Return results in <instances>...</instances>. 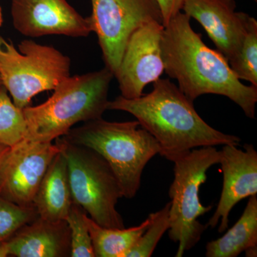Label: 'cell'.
<instances>
[{
	"label": "cell",
	"mask_w": 257,
	"mask_h": 257,
	"mask_svg": "<svg viewBox=\"0 0 257 257\" xmlns=\"http://www.w3.org/2000/svg\"><path fill=\"white\" fill-rule=\"evenodd\" d=\"M189 15L182 12L164 28L162 54L165 72L178 82L179 89L192 101L204 94L226 96L245 115L255 119L257 87L243 84L229 62L203 42L193 30Z\"/></svg>",
	"instance_id": "cell-1"
},
{
	"label": "cell",
	"mask_w": 257,
	"mask_h": 257,
	"mask_svg": "<svg viewBox=\"0 0 257 257\" xmlns=\"http://www.w3.org/2000/svg\"><path fill=\"white\" fill-rule=\"evenodd\" d=\"M254 1H255V2H256V1H257V0H254Z\"/></svg>",
	"instance_id": "cell-28"
},
{
	"label": "cell",
	"mask_w": 257,
	"mask_h": 257,
	"mask_svg": "<svg viewBox=\"0 0 257 257\" xmlns=\"http://www.w3.org/2000/svg\"><path fill=\"white\" fill-rule=\"evenodd\" d=\"M3 86V82H2L1 78H0V87Z\"/></svg>",
	"instance_id": "cell-27"
},
{
	"label": "cell",
	"mask_w": 257,
	"mask_h": 257,
	"mask_svg": "<svg viewBox=\"0 0 257 257\" xmlns=\"http://www.w3.org/2000/svg\"><path fill=\"white\" fill-rule=\"evenodd\" d=\"M257 246V197L251 196L239 220L219 239L206 246L207 257H236Z\"/></svg>",
	"instance_id": "cell-16"
},
{
	"label": "cell",
	"mask_w": 257,
	"mask_h": 257,
	"mask_svg": "<svg viewBox=\"0 0 257 257\" xmlns=\"http://www.w3.org/2000/svg\"><path fill=\"white\" fill-rule=\"evenodd\" d=\"M61 138L68 143L88 147L103 157L126 199L136 196L145 167L160 152L157 140L137 120L112 122L101 117L72 128Z\"/></svg>",
	"instance_id": "cell-4"
},
{
	"label": "cell",
	"mask_w": 257,
	"mask_h": 257,
	"mask_svg": "<svg viewBox=\"0 0 257 257\" xmlns=\"http://www.w3.org/2000/svg\"><path fill=\"white\" fill-rule=\"evenodd\" d=\"M246 253V256L247 257H256L257 256V246L248 248L244 251Z\"/></svg>",
	"instance_id": "cell-25"
},
{
	"label": "cell",
	"mask_w": 257,
	"mask_h": 257,
	"mask_svg": "<svg viewBox=\"0 0 257 257\" xmlns=\"http://www.w3.org/2000/svg\"><path fill=\"white\" fill-rule=\"evenodd\" d=\"M170 202L165 204L160 210L150 214L151 222L124 257L152 256L162 236L170 229Z\"/></svg>",
	"instance_id": "cell-20"
},
{
	"label": "cell",
	"mask_w": 257,
	"mask_h": 257,
	"mask_svg": "<svg viewBox=\"0 0 257 257\" xmlns=\"http://www.w3.org/2000/svg\"><path fill=\"white\" fill-rule=\"evenodd\" d=\"M72 203L67 160L61 150L49 166L33 205L42 219L58 221H65Z\"/></svg>",
	"instance_id": "cell-15"
},
{
	"label": "cell",
	"mask_w": 257,
	"mask_h": 257,
	"mask_svg": "<svg viewBox=\"0 0 257 257\" xmlns=\"http://www.w3.org/2000/svg\"><path fill=\"white\" fill-rule=\"evenodd\" d=\"M164 28L163 24L152 22L130 37L114 74L123 97H140L147 84L156 82L165 72L161 45Z\"/></svg>",
	"instance_id": "cell-10"
},
{
	"label": "cell",
	"mask_w": 257,
	"mask_h": 257,
	"mask_svg": "<svg viewBox=\"0 0 257 257\" xmlns=\"http://www.w3.org/2000/svg\"><path fill=\"white\" fill-rule=\"evenodd\" d=\"M219 164L223 172L220 199L207 226L224 232L229 226L233 208L243 199L257 194V152L252 145L245 144L243 150L237 145H223Z\"/></svg>",
	"instance_id": "cell-12"
},
{
	"label": "cell",
	"mask_w": 257,
	"mask_h": 257,
	"mask_svg": "<svg viewBox=\"0 0 257 257\" xmlns=\"http://www.w3.org/2000/svg\"><path fill=\"white\" fill-rule=\"evenodd\" d=\"M215 147L194 149L174 160V179L169 189L170 239L178 243L176 257H182L200 241L207 225L198 219L211 209L199 199V189L207 181V171L219 164Z\"/></svg>",
	"instance_id": "cell-5"
},
{
	"label": "cell",
	"mask_w": 257,
	"mask_h": 257,
	"mask_svg": "<svg viewBox=\"0 0 257 257\" xmlns=\"http://www.w3.org/2000/svg\"><path fill=\"white\" fill-rule=\"evenodd\" d=\"M3 12H2V8L0 7V27L3 25Z\"/></svg>",
	"instance_id": "cell-26"
},
{
	"label": "cell",
	"mask_w": 257,
	"mask_h": 257,
	"mask_svg": "<svg viewBox=\"0 0 257 257\" xmlns=\"http://www.w3.org/2000/svg\"><path fill=\"white\" fill-rule=\"evenodd\" d=\"M60 151L57 142L23 140L10 148L0 166V196L22 207H34L42 179Z\"/></svg>",
	"instance_id": "cell-9"
},
{
	"label": "cell",
	"mask_w": 257,
	"mask_h": 257,
	"mask_svg": "<svg viewBox=\"0 0 257 257\" xmlns=\"http://www.w3.org/2000/svg\"><path fill=\"white\" fill-rule=\"evenodd\" d=\"M229 64L238 79L257 87V21L252 17L248 18L239 54Z\"/></svg>",
	"instance_id": "cell-19"
},
{
	"label": "cell",
	"mask_w": 257,
	"mask_h": 257,
	"mask_svg": "<svg viewBox=\"0 0 257 257\" xmlns=\"http://www.w3.org/2000/svg\"><path fill=\"white\" fill-rule=\"evenodd\" d=\"M86 211L72 203L65 221L70 231L71 256L95 257L92 241L85 220Z\"/></svg>",
	"instance_id": "cell-21"
},
{
	"label": "cell",
	"mask_w": 257,
	"mask_h": 257,
	"mask_svg": "<svg viewBox=\"0 0 257 257\" xmlns=\"http://www.w3.org/2000/svg\"><path fill=\"white\" fill-rule=\"evenodd\" d=\"M114 77L104 67L63 79L46 101L24 108L28 128L24 140L52 142L77 123L101 118L107 110L108 92Z\"/></svg>",
	"instance_id": "cell-3"
},
{
	"label": "cell",
	"mask_w": 257,
	"mask_h": 257,
	"mask_svg": "<svg viewBox=\"0 0 257 257\" xmlns=\"http://www.w3.org/2000/svg\"><path fill=\"white\" fill-rule=\"evenodd\" d=\"M39 217L35 207H22L0 196V243Z\"/></svg>",
	"instance_id": "cell-22"
},
{
	"label": "cell",
	"mask_w": 257,
	"mask_h": 257,
	"mask_svg": "<svg viewBox=\"0 0 257 257\" xmlns=\"http://www.w3.org/2000/svg\"><path fill=\"white\" fill-rule=\"evenodd\" d=\"M162 12L163 25L165 26L171 19L180 13L183 7L184 0H157Z\"/></svg>",
	"instance_id": "cell-23"
},
{
	"label": "cell",
	"mask_w": 257,
	"mask_h": 257,
	"mask_svg": "<svg viewBox=\"0 0 257 257\" xmlns=\"http://www.w3.org/2000/svg\"><path fill=\"white\" fill-rule=\"evenodd\" d=\"M70 69V58L54 47L25 40L18 49L0 36V78L20 109L37 94L54 90L71 75Z\"/></svg>",
	"instance_id": "cell-6"
},
{
	"label": "cell",
	"mask_w": 257,
	"mask_h": 257,
	"mask_svg": "<svg viewBox=\"0 0 257 257\" xmlns=\"http://www.w3.org/2000/svg\"><path fill=\"white\" fill-rule=\"evenodd\" d=\"M95 257H124L140 239L152 220L151 214L143 222L133 227L114 229L103 227L85 216Z\"/></svg>",
	"instance_id": "cell-17"
},
{
	"label": "cell",
	"mask_w": 257,
	"mask_h": 257,
	"mask_svg": "<svg viewBox=\"0 0 257 257\" xmlns=\"http://www.w3.org/2000/svg\"><path fill=\"white\" fill-rule=\"evenodd\" d=\"M11 15L15 30L28 37H86L93 32L89 17L79 14L67 0H12Z\"/></svg>",
	"instance_id": "cell-11"
},
{
	"label": "cell",
	"mask_w": 257,
	"mask_h": 257,
	"mask_svg": "<svg viewBox=\"0 0 257 257\" xmlns=\"http://www.w3.org/2000/svg\"><path fill=\"white\" fill-rule=\"evenodd\" d=\"M67 162L72 201L103 227L125 228L116 209L122 191L110 167L94 150L57 138Z\"/></svg>",
	"instance_id": "cell-7"
},
{
	"label": "cell",
	"mask_w": 257,
	"mask_h": 257,
	"mask_svg": "<svg viewBox=\"0 0 257 257\" xmlns=\"http://www.w3.org/2000/svg\"><path fill=\"white\" fill-rule=\"evenodd\" d=\"M234 0H184V13L197 20L229 62L239 54L250 15L236 12Z\"/></svg>",
	"instance_id": "cell-13"
},
{
	"label": "cell",
	"mask_w": 257,
	"mask_h": 257,
	"mask_svg": "<svg viewBox=\"0 0 257 257\" xmlns=\"http://www.w3.org/2000/svg\"><path fill=\"white\" fill-rule=\"evenodd\" d=\"M71 256L70 231L66 221L40 216L0 243V257Z\"/></svg>",
	"instance_id": "cell-14"
},
{
	"label": "cell",
	"mask_w": 257,
	"mask_h": 257,
	"mask_svg": "<svg viewBox=\"0 0 257 257\" xmlns=\"http://www.w3.org/2000/svg\"><path fill=\"white\" fill-rule=\"evenodd\" d=\"M23 109L18 107L4 86L0 87V144L10 148L23 142L27 135Z\"/></svg>",
	"instance_id": "cell-18"
},
{
	"label": "cell",
	"mask_w": 257,
	"mask_h": 257,
	"mask_svg": "<svg viewBox=\"0 0 257 257\" xmlns=\"http://www.w3.org/2000/svg\"><path fill=\"white\" fill-rule=\"evenodd\" d=\"M93 32H95L105 67L113 74L119 67L132 35L143 25L163 24L157 0H91Z\"/></svg>",
	"instance_id": "cell-8"
},
{
	"label": "cell",
	"mask_w": 257,
	"mask_h": 257,
	"mask_svg": "<svg viewBox=\"0 0 257 257\" xmlns=\"http://www.w3.org/2000/svg\"><path fill=\"white\" fill-rule=\"evenodd\" d=\"M107 110L133 115L157 140L160 155L170 162L198 147L239 145L241 139L207 124L182 91L168 79L153 83V90L135 99L119 96L109 101Z\"/></svg>",
	"instance_id": "cell-2"
},
{
	"label": "cell",
	"mask_w": 257,
	"mask_h": 257,
	"mask_svg": "<svg viewBox=\"0 0 257 257\" xmlns=\"http://www.w3.org/2000/svg\"><path fill=\"white\" fill-rule=\"evenodd\" d=\"M10 150V147L5 146V145L0 144V166H1L2 163H3L5 157H6L7 154L8 153Z\"/></svg>",
	"instance_id": "cell-24"
}]
</instances>
